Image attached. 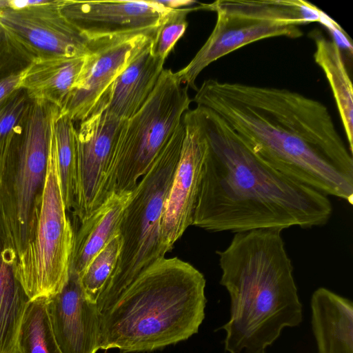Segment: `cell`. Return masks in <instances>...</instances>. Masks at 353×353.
<instances>
[{
  "instance_id": "1",
  "label": "cell",
  "mask_w": 353,
  "mask_h": 353,
  "mask_svg": "<svg viewBox=\"0 0 353 353\" xmlns=\"http://www.w3.org/2000/svg\"><path fill=\"white\" fill-rule=\"evenodd\" d=\"M192 101L220 116L276 170L352 204V154L322 102L288 89L214 79Z\"/></svg>"
},
{
  "instance_id": "2",
  "label": "cell",
  "mask_w": 353,
  "mask_h": 353,
  "mask_svg": "<svg viewBox=\"0 0 353 353\" xmlns=\"http://www.w3.org/2000/svg\"><path fill=\"white\" fill-rule=\"evenodd\" d=\"M208 143L192 225L210 232L325 225L328 197L258 157L212 110L196 106Z\"/></svg>"
},
{
  "instance_id": "3",
  "label": "cell",
  "mask_w": 353,
  "mask_h": 353,
  "mask_svg": "<svg viewBox=\"0 0 353 353\" xmlns=\"http://www.w3.org/2000/svg\"><path fill=\"white\" fill-rule=\"evenodd\" d=\"M282 230L236 232L217 251L220 284L230 299L225 332L228 353H266L286 327L303 321V306L285 248Z\"/></svg>"
},
{
  "instance_id": "4",
  "label": "cell",
  "mask_w": 353,
  "mask_h": 353,
  "mask_svg": "<svg viewBox=\"0 0 353 353\" xmlns=\"http://www.w3.org/2000/svg\"><path fill=\"white\" fill-rule=\"evenodd\" d=\"M205 279L177 257L163 258L117 292L99 298V350L153 351L196 334L205 318Z\"/></svg>"
},
{
  "instance_id": "5",
  "label": "cell",
  "mask_w": 353,
  "mask_h": 353,
  "mask_svg": "<svg viewBox=\"0 0 353 353\" xmlns=\"http://www.w3.org/2000/svg\"><path fill=\"white\" fill-rule=\"evenodd\" d=\"M66 212L51 125L45 181L34 201L26 243L14 263L30 301L50 298L68 281L74 233Z\"/></svg>"
},
{
  "instance_id": "6",
  "label": "cell",
  "mask_w": 353,
  "mask_h": 353,
  "mask_svg": "<svg viewBox=\"0 0 353 353\" xmlns=\"http://www.w3.org/2000/svg\"><path fill=\"white\" fill-rule=\"evenodd\" d=\"M201 7L216 12L215 26L190 63L175 72L181 84L195 91L196 79L212 62L259 40L299 38L303 35L300 26L320 23L323 12L303 0H219Z\"/></svg>"
},
{
  "instance_id": "7",
  "label": "cell",
  "mask_w": 353,
  "mask_h": 353,
  "mask_svg": "<svg viewBox=\"0 0 353 353\" xmlns=\"http://www.w3.org/2000/svg\"><path fill=\"white\" fill-rule=\"evenodd\" d=\"M184 134L182 119L150 169L132 192L119 228L122 239L120 255L99 298L121 290L141 272L165 257L161 237V218Z\"/></svg>"
},
{
  "instance_id": "8",
  "label": "cell",
  "mask_w": 353,
  "mask_h": 353,
  "mask_svg": "<svg viewBox=\"0 0 353 353\" xmlns=\"http://www.w3.org/2000/svg\"><path fill=\"white\" fill-rule=\"evenodd\" d=\"M188 88L171 69H163L141 109L125 120L116 143L104 189L111 194L132 192L182 122L192 101Z\"/></svg>"
},
{
  "instance_id": "9",
  "label": "cell",
  "mask_w": 353,
  "mask_h": 353,
  "mask_svg": "<svg viewBox=\"0 0 353 353\" xmlns=\"http://www.w3.org/2000/svg\"><path fill=\"white\" fill-rule=\"evenodd\" d=\"M59 110L32 101L9 170L14 171L10 186L0 188V241L16 258L26 243L34 201L45 181L51 123Z\"/></svg>"
},
{
  "instance_id": "10",
  "label": "cell",
  "mask_w": 353,
  "mask_h": 353,
  "mask_svg": "<svg viewBox=\"0 0 353 353\" xmlns=\"http://www.w3.org/2000/svg\"><path fill=\"white\" fill-rule=\"evenodd\" d=\"M61 0H38L21 9H0V27L31 61L85 57L88 40L61 12Z\"/></svg>"
},
{
  "instance_id": "11",
  "label": "cell",
  "mask_w": 353,
  "mask_h": 353,
  "mask_svg": "<svg viewBox=\"0 0 353 353\" xmlns=\"http://www.w3.org/2000/svg\"><path fill=\"white\" fill-rule=\"evenodd\" d=\"M123 122L96 104L76 128L75 194L72 212L80 223L104 202L105 185Z\"/></svg>"
},
{
  "instance_id": "12",
  "label": "cell",
  "mask_w": 353,
  "mask_h": 353,
  "mask_svg": "<svg viewBox=\"0 0 353 353\" xmlns=\"http://www.w3.org/2000/svg\"><path fill=\"white\" fill-rule=\"evenodd\" d=\"M156 34L131 33L88 40L89 53L60 113L74 122L85 119L117 77Z\"/></svg>"
},
{
  "instance_id": "13",
  "label": "cell",
  "mask_w": 353,
  "mask_h": 353,
  "mask_svg": "<svg viewBox=\"0 0 353 353\" xmlns=\"http://www.w3.org/2000/svg\"><path fill=\"white\" fill-rule=\"evenodd\" d=\"M183 123L185 134L181 155L161 218V243L165 254L192 225L208 148L196 108L184 114Z\"/></svg>"
},
{
  "instance_id": "14",
  "label": "cell",
  "mask_w": 353,
  "mask_h": 353,
  "mask_svg": "<svg viewBox=\"0 0 353 353\" xmlns=\"http://www.w3.org/2000/svg\"><path fill=\"white\" fill-rule=\"evenodd\" d=\"M62 14L88 39L157 31L172 10L158 1L61 0Z\"/></svg>"
},
{
  "instance_id": "15",
  "label": "cell",
  "mask_w": 353,
  "mask_h": 353,
  "mask_svg": "<svg viewBox=\"0 0 353 353\" xmlns=\"http://www.w3.org/2000/svg\"><path fill=\"white\" fill-rule=\"evenodd\" d=\"M47 308L62 353H96L99 350L97 306L84 295L77 274L69 272L62 290L47 299Z\"/></svg>"
},
{
  "instance_id": "16",
  "label": "cell",
  "mask_w": 353,
  "mask_h": 353,
  "mask_svg": "<svg viewBox=\"0 0 353 353\" xmlns=\"http://www.w3.org/2000/svg\"><path fill=\"white\" fill-rule=\"evenodd\" d=\"M154 39L139 50L96 103L121 120L131 118L141 109L163 70L165 60L153 52Z\"/></svg>"
},
{
  "instance_id": "17",
  "label": "cell",
  "mask_w": 353,
  "mask_h": 353,
  "mask_svg": "<svg viewBox=\"0 0 353 353\" xmlns=\"http://www.w3.org/2000/svg\"><path fill=\"white\" fill-rule=\"evenodd\" d=\"M311 325L317 353H353V303L319 288L310 301Z\"/></svg>"
},
{
  "instance_id": "18",
  "label": "cell",
  "mask_w": 353,
  "mask_h": 353,
  "mask_svg": "<svg viewBox=\"0 0 353 353\" xmlns=\"http://www.w3.org/2000/svg\"><path fill=\"white\" fill-rule=\"evenodd\" d=\"M132 192L112 194L86 219L74 236L70 271L79 276L118 233Z\"/></svg>"
},
{
  "instance_id": "19",
  "label": "cell",
  "mask_w": 353,
  "mask_h": 353,
  "mask_svg": "<svg viewBox=\"0 0 353 353\" xmlns=\"http://www.w3.org/2000/svg\"><path fill=\"white\" fill-rule=\"evenodd\" d=\"M85 57L35 60L23 72L20 88L32 101H46L61 109L78 79Z\"/></svg>"
},
{
  "instance_id": "20",
  "label": "cell",
  "mask_w": 353,
  "mask_h": 353,
  "mask_svg": "<svg viewBox=\"0 0 353 353\" xmlns=\"http://www.w3.org/2000/svg\"><path fill=\"white\" fill-rule=\"evenodd\" d=\"M312 37L315 43L314 59L321 68L332 90L336 105L348 142V149L353 153V88L342 50L318 30Z\"/></svg>"
},
{
  "instance_id": "21",
  "label": "cell",
  "mask_w": 353,
  "mask_h": 353,
  "mask_svg": "<svg viewBox=\"0 0 353 353\" xmlns=\"http://www.w3.org/2000/svg\"><path fill=\"white\" fill-rule=\"evenodd\" d=\"M15 259L0 241V353H19L18 333L30 301L15 275Z\"/></svg>"
},
{
  "instance_id": "22",
  "label": "cell",
  "mask_w": 353,
  "mask_h": 353,
  "mask_svg": "<svg viewBox=\"0 0 353 353\" xmlns=\"http://www.w3.org/2000/svg\"><path fill=\"white\" fill-rule=\"evenodd\" d=\"M19 353H62L53 334L47 299L30 301L17 336Z\"/></svg>"
},
{
  "instance_id": "23",
  "label": "cell",
  "mask_w": 353,
  "mask_h": 353,
  "mask_svg": "<svg viewBox=\"0 0 353 353\" xmlns=\"http://www.w3.org/2000/svg\"><path fill=\"white\" fill-rule=\"evenodd\" d=\"M59 111L53 117L52 129L63 198L67 211L72 212L75 194L76 128L74 121Z\"/></svg>"
},
{
  "instance_id": "24",
  "label": "cell",
  "mask_w": 353,
  "mask_h": 353,
  "mask_svg": "<svg viewBox=\"0 0 353 353\" xmlns=\"http://www.w3.org/2000/svg\"><path fill=\"white\" fill-rule=\"evenodd\" d=\"M32 100L19 88L0 104V173L7 169Z\"/></svg>"
},
{
  "instance_id": "25",
  "label": "cell",
  "mask_w": 353,
  "mask_h": 353,
  "mask_svg": "<svg viewBox=\"0 0 353 353\" xmlns=\"http://www.w3.org/2000/svg\"><path fill=\"white\" fill-rule=\"evenodd\" d=\"M122 245L120 233L116 234L92 259L79 276L85 297L96 303L110 278L119 259Z\"/></svg>"
},
{
  "instance_id": "26",
  "label": "cell",
  "mask_w": 353,
  "mask_h": 353,
  "mask_svg": "<svg viewBox=\"0 0 353 353\" xmlns=\"http://www.w3.org/2000/svg\"><path fill=\"white\" fill-rule=\"evenodd\" d=\"M201 9V4L194 8L172 9L158 28L153 41V52L165 60L177 41L188 27L187 15L193 10Z\"/></svg>"
},
{
  "instance_id": "27",
  "label": "cell",
  "mask_w": 353,
  "mask_h": 353,
  "mask_svg": "<svg viewBox=\"0 0 353 353\" xmlns=\"http://www.w3.org/2000/svg\"><path fill=\"white\" fill-rule=\"evenodd\" d=\"M30 63L0 27V80L23 72Z\"/></svg>"
},
{
  "instance_id": "28",
  "label": "cell",
  "mask_w": 353,
  "mask_h": 353,
  "mask_svg": "<svg viewBox=\"0 0 353 353\" xmlns=\"http://www.w3.org/2000/svg\"><path fill=\"white\" fill-rule=\"evenodd\" d=\"M320 23L325 26L332 33L333 41L339 46L341 50L343 49L352 55V44L350 41L347 34L339 25L329 17L324 12L322 14Z\"/></svg>"
},
{
  "instance_id": "29",
  "label": "cell",
  "mask_w": 353,
  "mask_h": 353,
  "mask_svg": "<svg viewBox=\"0 0 353 353\" xmlns=\"http://www.w3.org/2000/svg\"><path fill=\"white\" fill-rule=\"evenodd\" d=\"M23 72L0 80V104L20 88Z\"/></svg>"
},
{
  "instance_id": "30",
  "label": "cell",
  "mask_w": 353,
  "mask_h": 353,
  "mask_svg": "<svg viewBox=\"0 0 353 353\" xmlns=\"http://www.w3.org/2000/svg\"><path fill=\"white\" fill-rule=\"evenodd\" d=\"M0 186H1V183H0Z\"/></svg>"
}]
</instances>
